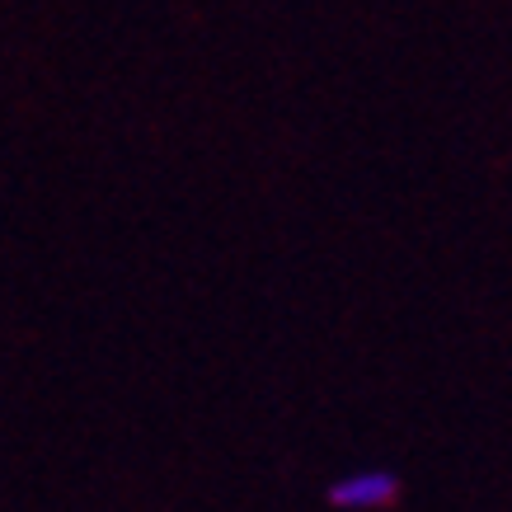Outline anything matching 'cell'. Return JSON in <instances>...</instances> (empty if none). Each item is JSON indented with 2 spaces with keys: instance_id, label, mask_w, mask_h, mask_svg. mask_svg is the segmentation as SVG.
<instances>
[{
  "instance_id": "6da1fadb",
  "label": "cell",
  "mask_w": 512,
  "mask_h": 512,
  "mask_svg": "<svg viewBox=\"0 0 512 512\" xmlns=\"http://www.w3.org/2000/svg\"><path fill=\"white\" fill-rule=\"evenodd\" d=\"M329 508L339 512H381L400 498V475L386 466H367V470H348L329 484Z\"/></svg>"
}]
</instances>
